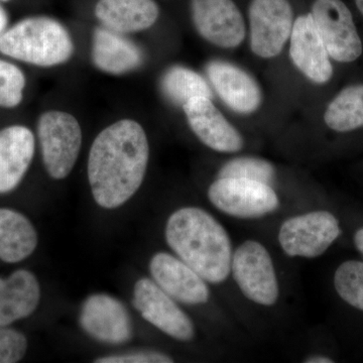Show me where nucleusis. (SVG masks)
<instances>
[{
  "mask_svg": "<svg viewBox=\"0 0 363 363\" xmlns=\"http://www.w3.org/2000/svg\"><path fill=\"white\" fill-rule=\"evenodd\" d=\"M150 161V143L142 124L123 118L98 133L88 156L93 199L104 209L125 204L140 190Z\"/></svg>",
  "mask_w": 363,
  "mask_h": 363,
  "instance_id": "nucleus-1",
  "label": "nucleus"
},
{
  "mask_svg": "<svg viewBox=\"0 0 363 363\" xmlns=\"http://www.w3.org/2000/svg\"><path fill=\"white\" fill-rule=\"evenodd\" d=\"M164 238L177 257L207 283H223L230 274V238L206 210L192 206L177 210L167 221Z\"/></svg>",
  "mask_w": 363,
  "mask_h": 363,
  "instance_id": "nucleus-2",
  "label": "nucleus"
},
{
  "mask_svg": "<svg viewBox=\"0 0 363 363\" xmlns=\"http://www.w3.org/2000/svg\"><path fill=\"white\" fill-rule=\"evenodd\" d=\"M73 39L66 26L49 16H30L0 35V54L40 68L63 65L73 57Z\"/></svg>",
  "mask_w": 363,
  "mask_h": 363,
  "instance_id": "nucleus-3",
  "label": "nucleus"
},
{
  "mask_svg": "<svg viewBox=\"0 0 363 363\" xmlns=\"http://www.w3.org/2000/svg\"><path fill=\"white\" fill-rule=\"evenodd\" d=\"M40 154L48 175L63 180L70 175L82 147V128L73 114L48 111L37 123Z\"/></svg>",
  "mask_w": 363,
  "mask_h": 363,
  "instance_id": "nucleus-4",
  "label": "nucleus"
},
{
  "mask_svg": "<svg viewBox=\"0 0 363 363\" xmlns=\"http://www.w3.org/2000/svg\"><path fill=\"white\" fill-rule=\"evenodd\" d=\"M209 201L222 213L257 219L277 211L279 200L269 184L242 178H218L208 189Z\"/></svg>",
  "mask_w": 363,
  "mask_h": 363,
  "instance_id": "nucleus-5",
  "label": "nucleus"
},
{
  "mask_svg": "<svg viewBox=\"0 0 363 363\" xmlns=\"http://www.w3.org/2000/svg\"><path fill=\"white\" fill-rule=\"evenodd\" d=\"M231 272L248 300L266 307L276 304L279 296L276 269L269 250L259 241L247 240L236 248Z\"/></svg>",
  "mask_w": 363,
  "mask_h": 363,
  "instance_id": "nucleus-6",
  "label": "nucleus"
},
{
  "mask_svg": "<svg viewBox=\"0 0 363 363\" xmlns=\"http://www.w3.org/2000/svg\"><path fill=\"white\" fill-rule=\"evenodd\" d=\"M341 234L339 221L324 210L291 217L279 231L281 250L291 257L314 259L323 255Z\"/></svg>",
  "mask_w": 363,
  "mask_h": 363,
  "instance_id": "nucleus-7",
  "label": "nucleus"
},
{
  "mask_svg": "<svg viewBox=\"0 0 363 363\" xmlns=\"http://www.w3.org/2000/svg\"><path fill=\"white\" fill-rule=\"evenodd\" d=\"M310 13L331 59L351 63L362 56V40L342 0H314Z\"/></svg>",
  "mask_w": 363,
  "mask_h": 363,
  "instance_id": "nucleus-8",
  "label": "nucleus"
},
{
  "mask_svg": "<svg viewBox=\"0 0 363 363\" xmlns=\"http://www.w3.org/2000/svg\"><path fill=\"white\" fill-rule=\"evenodd\" d=\"M248 18L253 54L262 59L278 57L290 40L295 21L289 0H252Z\"/></svg>",
  "mask_w": 363,
  "mask_h": 363,
  "instance_id": "nucleus-9",
  "label": "nucleus"
},
{
  "mask_svg": "<svg viewBox=\"0 0 363 363\" xmlns=\"http://www.w3.org/2000/svg\"><path fill=\"white\" fill-rule=\"evenodd\" d=\"M176 302L152 279H138L133 288V305L143 319L169 337L187 342L195 337L194 323Z\"/></svg>",
  "mask_w": 363,
  "mask_h": 363,
  "instance_id": "nucleus-10",
  "label": "nucleus"
},
{
  "mask_svg": "<svg viewBox=\"0 0 363 363\" xmlns=\"http://www.w3.org/2000/svg\"><path fill=\"white\" fill-rule=\"evenodd\" d=\"M193 25L210 44L235 49L247 35L245 20L233 0H191Z\"/></svg>",
  "mask_w": 363,
  "mask_h": 363,
  "instance_id": "nucleus-11",
  "label": "nucleus"
},
{
  "mask_svg": "<svg viewBox=\"0 0 363 363\" xmlns=\"http://www.w3.org/2000/svg\"><path fill=\"white\" fill-rule=\"evenodd\" d=\"M79 323L99 342L124 344L133 337V322L123 302L107 294H93L81 306Z\"/></svg>",
  "mask_w": 363,
  "mask_h": 363,
  "instance_id": "nucleus-12",
  "label": "nucleus"
},
{
  "mask_svg": "<svg viewBox=\"0 0 363 363\" xmlns=\"http://www.w3.org/2000/svg\"><path fill=\"white\" fill-rule=\"evenodd\" d=\"M191 130L215 152L234 154L243 147L240 131L215 106L211 98L194 97L182 106Z\"/></svg>",
  "mask_w": 363,
  "mask_h": 363,
  "instance_id": "nucleus-13",
  "label": "nucleus"
},
{
  "mask_svg": "<svg viewBox=\"0 0 363 363\" xmlns=\"http://www.w3.org/2000/svg\"><path fill=\"white\" fill-rule=\"evenodd\" d=\"M152 281L177 302L206 304L210 298L207 281L186 262L168 252H157L150 260Z\"/></svg>",
  "mask_w": 363,
  "mask_h": 363,
  "instance_id": "nucleus-14",
  "label": "nucleus"
},
{
  "mask_svg": "<svg viewBox=\"0 0 363 363\" xmlns=\"http://www.w3.org/2000/svg\"><path fill=\"white\" fill-rule=\"evenodd\" d=\"M290 57L305 77L316 84H326L333 76V66L311 13L294 21L290 37Z\"/></svg>",
  "mask_w": 363,
  "mask_h": 363,
  "instance_id": "nucleus-15",
  "label": "nucleus"
},
{
  "mask_svg": "<svg viewBox=\"0 0 363 363\" xmlns=\"http://www.w3.org/2000/svg\"><path fill=\"white\" fill-rule=\"evenodd\" d=\"M206 72L212 87L231 111L252 114L259 108L262 89L247 71L229 62L213 60L207 64Z\"/></svg>",
  "mask_w": 363,
  "mask_h": 363,
  "instance_id": "nucleus-16",
  "label": "nucleus"
},
{
  "mask_svg": "<svg viewBox=\"0 0 363 363\" xmlns=\"http://www.w3.org/2000/svg\"><path fill=\"white\" fill-rule=\"evenodd\" d=\"M35 152V136L28 126L11 124L0 130V194L18 187Z\"/></svg>",
  "mask_w": 363,
  "mask_h": 363,
  "instance_id": "nucleus-17",
  "label": "nucleus"
},
{
  "mask_svg": "<svg viewBox=\"0 0 363 363\" xmlns=\"http://www.w3.org/2000/svg\"><path fill=\"white\" fill-rule=\"evenodd\" d=\"M91 57L98 70L109 75H125L143 62V51L133 40L102 26L93 33Z\"/></svg>",
  "mask_w": 363,
  "mask_h": 363,
  "instance_id": "nucleus-18",
  "label": "nucleus"
},
{
  "mask_svg": "<svg viewBox=\"0 0 363 363\" xmlns=\"http://www.w3.org/2000/svg\"><path fill=\"white\" fill-rule=\"evenodd\" d=\"M94 13L104 28L128 35L152 28L159 18L160 7L155 0H99Z\"/></svg>",
  "mask_w": 363,
  "mask_h": 363,
  "instance_id": "nucleus-19",
  "label": "nucleus"
},
{
  "mask_svg": "<svg viewBox=\"0 0 363 363\" xmlns=\"http://www.w3.org/2000/svg\"><path fill=\"white\" fill-rule=\"evenodd\" d=\"M40 301V283L32 272L18 269L7 278L0 277V327L30 317Z\"/></svg>",
  "mask_w": 363,
  "mask_h": 363,
  "instance_id": "nucleus-20",
  "label": "nucleus"
},
{
  "mask_svg": "<svg viewBox=\"0 0 363 363\" xmlns=\"http://www.w3.org/2000/svg\"><path fill=\"white\" fill-rule=\"evenodd\" d=\"M39 238L32 221L21 212L0 208V259L7 264L23 262L33 255Z\"/></svg>",
  "mask_w": 363,
  "mask_h": 363,
  "instance_id": "nucleus-21",
  "label": "nucleus"
},
{
  "mask_svg": "<svg viewBox=\"0 0 363 363\" xmlns=\"http://www.w3.org/2000/svg\"><path fill=\"white\" fill-rule=\"evenodd\" d=\"M324 121L332 130L347 133L363 126V85L344 88L329 104Z\"/></svg>",
  "mask_w": 363,
  "mask_h": 363,
  "instance_id": "nucleus-22",
  "label": "nucleus"
},
{
  "mask_svg": "<svg viewBox=\"0 0 363 363\" xmlns=\"http://www.w3.org/2000/svg\"><path fill=\"white\" fill-rule=\"evenodd\" d=\"M164 96L172 104L183 106L194 97L213 96L211 88L203 76L185 66H173L164 72L161 80Z\"/></svg>",
  "mask_w": 363,
  "mask_h": 363,
  "instance_id": "nucleus-23",
  "label": "nucleus"
},
{
  "mask_svg": "<svg viewBox=\"0 0 363 363\" xmlns=\"http://www.w3.org/2000/svg\"><path fill=\"white\" fill-rule=\"evenodd\" d=\"M336 292L347 304L363 312V262L347 260L334 274Z\"/></svg>",
  "mask_w": 363,
  "mask_h": 363,
  "instance_id": "nucleus-24",
  "label": "nucleus"
},
{
  "mask_svg": "<svg viewBox=\"0 0 363 363\" xmlns=\"http://www.w3.org/2000/svg\"><path fill=\"white\" fill-rule=\"evenodd\" d=\"M218 178H242L262 182L272 186L276 178L274 164L255 157H238L223 164Z\"/></svg>",
  "mask_w": 363,
  "mask_h": 363,
  "instance_id": "nucleus-25",
  "label": "nucleus"
},
{
  "mask_svg": "<svg viewBox=\"0 0 363 363\" xmlns=\"http://www.w3.org/2000/svg\"><path fill=\"white\" fill-rule=\"evenodd\" d=\"M26 87L25 72L13 62L0 59V107L13 109L20 106Z\"/></svg>",
  "mask_w": 363,
  "mask_h": 363,
  "instance_id": "nucleus-26",
  "label": "nucleus"
},
{
  "mask_svg": "<svg viewBox=\"0 0 363 363\" xmlns=\"http://www.w3.org/2000/svg\"><path fill=\"white\" fill-rule=\"evenodd\" d=\"M28 339L21 332L0 327V363H16L25 357Z\"/></svg>",
  "mask_w": 363,
  "mask_h": 363,
  "instance_id": "nucleus-27",
  "label": "nucleus"
},
{
  "mask_svg": "<svg viewBox=\"0 0 363 363\" xmlns=\"http://www.w3.org/2000/svg\"><path fill=\"white\" fill-rule=\"evenodd\" d=\"M97 363H171L173 358L166 353L155 350L135 351L124 354L107 355L97 358Z\"/></svg>",
  "mask_w": 363,
  "mask_h": 363,
  "instance_id": "nucleus-28",
  "label": "nucleus"
},
{
  "mask_svg": "<svg viewBox=\"0 0 363 363\" xmlns=\"http://www.w3.org/2000/svg\"><path fill=\"white\" fill-rule=\"evenodd\" d=\"M1 2V1H0ZM9 26V13H7L6 9L0 4V35L4 33Z\"/></svg>",
  "mask_w": 363,
  "mask_h": 363,
  "instance_id": "nucleus-29",
  "label": "nucleus"
},
{
  "mask_svg": "<svg viewBox=\"0 0 363 363\" xmlns=\"http://www.w3.org/2000/svg\"><path fill=\"white\" fill-rule=\"evenodd\" d=\"M305 362L307 363H332L334 362L331 358L323 357V355H313L306 358Z\"/></svg>",
  "mask_w": 363,
  "mask_h": 363,
  "instance_id": "nucleus-30",
  "label": "nucleus"
},
{
  "mask_svg": "<svg viewBox=\"0 0 363 363\" xmlns=\"http://www.w3.org/2000/svg\"><path fill=\"white\" fill-rule=\"evenodd\" d=\"M354 243L358 252L363 255V227L358 229L354 235Z\"/></svg>",
  "mask_w": 363,
  "mask_h": 363,
  "instance_id": "nucleus-31",
  "label": "nucleus"
},
{
  "mask_svg": "<svg viewBox=\"0 0 363 363\" xmlns=\"http://www.w3.org/2000/svg\"><path fill=\"white\" fill-rule=\"evenodd\" d=\"M355 4H357L358 11H359L360 13L363 16V0H355Z\"/></svg>",
  "mask_w": 363,
  "mask_h": 363,
  "instance_id": "nucleus-32",
  "label": "nucleus"
},
{
  "mask_svg": "<svg viewBox=\"0 0 363 363\" xmlns=\"http://www.w3.org/2000/svg\"><path fill=\"white\" fill-rule=\"evenodd\" d=\"M0 1H1V2H6V1H9V0H0Z\"/></svg>",
  "mask_w": 363,
  "mask_h": 363,
  "instance_id": "nucleus-33",
  "label": "nucleus"
}]
</instances>
